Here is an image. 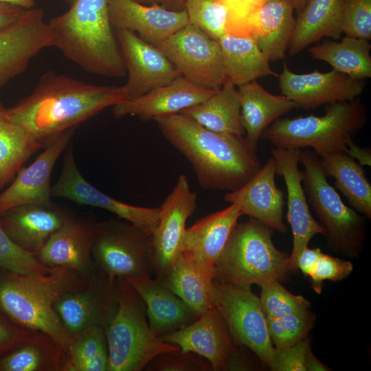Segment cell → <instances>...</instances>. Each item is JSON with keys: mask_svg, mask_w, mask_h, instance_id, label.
I'll use <instances>...</instances> for the list:
<instances>
[{"mask_svg": "<svg viewBox=\"0 0 371 371\" xmlns=\"http://www.w3.org/2000/svg\"><path fill=\"white\" fill-rule=\"evenodd\" d=\"M126 100L122 86L90 84L49 70L29 95L8 110L45 148L65 131Z\"/></svg>", "mask_w": 371, "mask_h": 371, "instance_id": "1", "label": "cell"}, {"mask_svg": "<svg viewBox=\"0 0 371 371\" xmlns=\"http://www.w3.org/2000/svg\"><path fill=\"white\" fill-rule=\"evenodd\" d=\"M153 120L167 142L189 161L205 189L235 191L262 166L256 150L243 135L212 131L181 113Z\"/></svg>", "mask_w": 371, "mask_h": 371, "instance_id": "2", "label": "cell"}, {"mask_svg": "<svg viewBox=\"0 0 371 371\" xmlns=\"http://www.w3.org/2000/svg\"><path fill=\"white\" fill-rule=\"evenodd\" d=\"M90 277L60 267L47 274H25L0 269V312L16 324L51 337L67 352L73 338L54 308L64 293L84 287Z\"/></svg>", "mask_w": 371, "mask_h": 371, "instance_id": "3", "label": "cell"}, {"mask_svg": "<svg viewBox=\"0 0 371 371\" xmlns=\"http://www.w3.org/2000/svg\"><path fill=\"white\" fill-rule=\"evenodd\" d=\"M48 25L53 46L84 70L106 77L126 74L107 0H73Z\"/></svg>", "mask_w": 371, "mask_h": 371, "instance_id": "4", "label": "cell"}, {"mask_svg": "<svg viewBox=\"0 0 371 371\" xmlns=\"http://www.w3.org/2000/svg\"><path fill=\"white\" fill-rule=\"evenodd\" d=\"M271 228L249 217L236 225L215 265L214 280L221 283L260 287L285 280L295 272L290 256L273 243Z\"/></svg>", "mask_w": 371, "mask_h": 371, "instance_id": "5", "label": "cell"}, {"mask_svg": "<svg viewBox=\"0 0 371 371\" xmlns=\"http://www.w3.org/2000/svg\"><path fill=\"white\" fill-rule=\"evenodd\" d=\"M367 114L357 100L330 104L322 116L278 119L262 133L276 147H311L320 157L346 151L347 144L363 127Z\"/></svg>", "mask_w": 371, "mask_h": 371, "instance_id": "6", "label": "cell"}, {"mask_svg": "<svg viewBox=\"0 0 371 371\" xmlns=\"http://www.w3.org/2000/svg\"><path fill=\"white\" fill-rule=\"evenodd\" d=\"M117 308L105 333L109 371H140L155 357L179 350L150 329L145 304L124 279L118 278Z\"/></svg>", "mask_w": 371, "mask_h": 371, "instance_id": "7", "label": "cell"}, {"mask_svg": "<svg viewBox=\"0 0 371 371\" xmlns=\"http://www.w3.org/2000/svg\"><path fill=\"white\" fill-rule=\"evenodd\" d=\"M300 162L308 201L326 231L328 247L350 257L360 254L364 240L365 218L346 206L328 181L315 151L301 150Z\"/></svg>", "mask_w": 371, "mask_h": 371, "instance_id": "8", "label": "cell"}, {"mask_svg": "<svg viewBox=\"0 0 371 371\" xmlns=\"http://www.w3.org/2000/svg\"><path fill=\"white\" fill-rule=\"evenodd\" d=\"M151 236L120 218L95 223L92 256L95 267L113 278L151 277Z\"/></svg>", "mask_w": 371, "mask_h": 371, "instance_id": "9", "label": "cell"}, {"mask_svg": "<svg viewBox=\"0 0 371 371\" xmlns=\"http://www.w3.org/2000/svg\"><path fill=\"white\" fill-rule=\"evenodd\" d=\"M214 305L236 345L251 350L268 366L274 348L260 298L249 286L213 282Z\"/></svg>", "mask_w": 371, "mask_h": 371, "instance_id": "10", "label": "cell"}, {"mask_svg": "<svg viewBox=\"0 0 371 371\" xmlns=\"http://www.w3.org/2000/svg\"><path fill=\"white\" fill-rule=\"evenodd\" d=\"M155 46L197 85L217 91L227 79L218 41L190 23Z\"/></svg>", "mask_w": 371, "mask_h": 371, "instance_id": "11", "label": "cell"}, {"mask_svg": "<svg viewBox=\"0 0 371 371\" xmlns=\"http://www.w3.org/2000/svg\"><path fill=\"white\" fill-rule=\"evenodd\" d=\"M163 341L207 359L216 371L247 370L251 365L236 349L220 313L214 306L189 325L159 337Z\"/></svg>", "mask_w": 371, "mask_h": 371, "instance_id": "12", "label": "cell"}, {"mask_svg": "<svg viewBox=\"0 0 371 371\" xmlns=\"http://www.w3.org/2000/svg\"><path fill=\"white\" fill-rule=\"evenodd\" d=\"M117 288L118 278L96 267L84 287L65 292L56 300L54 308L73 339L91 326L106 330L117 308Z\"/></svg>", "mask_w": 371, "mask_h": 371, "instance_id": "13", "label": "cell"}, {"mask_svg": "<svg viewBox=\"0 0 371 371\" xmlns=\"http://www.w3.org/2000/svg\"><path fill=\"white\" fill-rule=\"evenodd\" d=\"M196 207L197 194L181 174L159 207V221L151 236V263L157 279H163L181 254L186 222Z\"/></svg>", "mask_w": 371, "mask_h": 371, "instance_id": "14", "label": "cell"}, {"mask_svg": "<svg viewBox=\"0 0 371 371\" xmlns=\"http://www.w3.org/2000/svg\"><path fill=\"white\" fill-rule=\"evenodd\" d=\"M52 194L79 205L104 209L150 234L159 221V207L135 206L116 200L89 183L78 170L71 146L65 149L60 175L52 187Z\"/></svg>", "mask_w": 371, "mask_h": 371, "instance_id": "15", "label": "cell"}, {"mask_svg": "<svg viewBox=\"0 0 371 371\" xmlns=\"http://www.w3.org/2000/svg\"><path fill=\"white\" fill-rule=\"evenodd\" d=\"M53 46L44 11L26 10L11 25L0 29V89L24 72L43 49Z\"/></svg>", "mask_w": 371, "mask_h": 371, "instance_id": "16", "label": "cell"}, {"mask_svg": "<svg viewBox=\"0 0 371 371\" xmlns=\"http://www.w3.org/2000/svg\"><path fill=\"white\" fill-rule=\"evenodd\" d=\"M300 149L275 147L272 157L276 164V174L284 179L287 193V220L293 234V249L290 256L293 269L296 271L300 256L316 234L326 235L324 227L313 217L302 187L303 175L299 169Z\"/></svg>", "mask_w": 371, "mask_h": 371, "instance_id": "17", "label": "cell"}, {"mask_svg": "<svg viewBox=\"0 0 371 371\" xmlns=\"http://www.w3.org/2000/svg\"><path fill=\"white\" fill-rule=\"evenodd\" d=\"M278 77L282 95L305 110L326 104L352 101L363 92L366 86L364 80L353 78L334 70L296 74L286 63Z\"/></svg>", "mask_w": 371, "mask_h": 371, "instance_id": "18", "label": "cell"}, {"mask_svg": "<svg viewBox=\"0 0 371 371\" xmlns=\"http://www.w3.org/2000/svg\"><path fill=\"white\" fill-rule=\"evenodd\" d=\"M115 34L128 74L127 80L122 85L128 100L181 76L157 47L143 40L136 33L117 29Z\"/></svg>", "mask_w": 371, "mask_h": 371, "instance_id": "19", "label": "cell"}, {"mask_svg": "<svg viewBox=\"0 0 371 371\" xmlns=\"http://www.w3.org/2000/svg\"><path fill=\"white\" fill-rule=\"evenodd\" d=\"M74 129L63 133L32 164L19 170L10 186L0 193V215L21 205H53L51 176L56 161L69 146Z\"/></svg>", "mask_w": 371, "mask_h": 371, "instance_id": "20", "label": "cell"}, {"mask_svg": "<svg viewBox=\"0 0 371 371\" xmlns=\"http://www.w3.org/2000/svg\"><path fill=\"white\" fill-rule=\"evenodd\" d=\"M216 91L197 85L181 76L140 96L114 105L113 114L117 118L137 116L143 121L154 120L179 113L185 109L200 104Z\"/></svg>", "mask_w": 371, "mask_h": 371, "instance_id": "21", "label": "cell"}, {"mask_svg": "<svg viewBox=\"0 0 371 371\" xmlns=\"http://www.w3.org/2000/svg\"><path fill=\"white\" fill-rule=\"evenodd\" d=\"M107 3L113 27L132 31L153 45L189 23L186 10L172 11L134 0H107Z\"/></svg>", "mask_w": 371, "mask_h": 371, "instance_id": "22", "label": "cell"}, {"mask_svg": "<svg viewBox=\"0 0 371 371\" xmlns=\"http://www.w3.org/2000/svg\"><path fill=\"white\" fill-rule=\"evenodd\" d=\"M94 224L69 216L48 238L37 260L48 268L65 267L90 277L96 269L92 256Z\"/></svg>", "mask_w": 371, "mask_h": 371, "instance_id": "23", "label": "cell"}, {"mask_svg": "<svg viewBox=\"0 0 371 371\" xmlns=\"http://www.w3.org/2000/svg\"><path fill=\"white\" fill-rule=\"evenodd\" d=\"M276 164L273 157L241 188L228 192L224 200L238 203L242 215L254 218L272 229L286 232L283 221L284 193L276 183Z\"/></svg>", "mask_w": 371, "mask_h": 371, "instance_id": "24", "label": "cell"}, {"mask_svg": "<svg viewBox=\"0 0 371 371\" xmlns=\"http://www.w3.org/2000/svg\"><path fill=\"white\" fill-rule=\"evenodd\" d=\"M69 216L53 205H21L1 214L0 225L14 244L36 256L50 236L64 224Z\"/></svg>", "mask_w": 371, "mask_h": 371, "instance_id": "25", "label": "cell"}, {"mask_svg": "<svg viewBox=\"0 0 371 371\" xmlns=\"http://www.w3.org/2000/svg\"><path fill=\"white\" fill-rule=\"evenodd\" d=\"M291 0H274L251 12L243 25L269 61L284 58L295 27Z\"/></svg>", "mask_w": 371, "mask_h": 371, "instance_id": "26", "label": "cell"}, {"mask_svg": "<svg viewBox=\"0 0 371 371\" xmlns=\"http://www.w3.org/2000/svg\"><path fill=\"white\" fill-rule=\"evenodd\" d=\"M142 298L148 325L153 333L160 337L178 330L199 317L165 284L151 277L124 280Z\"/></svg>", "mask_w": 371, "mask_h": 371, "instance_id": "27", "label": "cell"}, {"mask_svg": "<svg viewBox=\"0 0 371 371\" xmlns=\"http://www.w3.org/2000/svg\"><path fill=\"white\" fill-rule=\"evenodd\" d=\"M215 267L182 251L161 280L198 316L214 306Z\"/></svg>", "mask_w": 371, "mask_h": 371, "instance_id": "28", "label": "cell"}, {"mask_svg": "<svg viewBox=\"0 0 371 371\" xmlns=\"http://www.w3.org/2000/svg\"><path fill=\"white\" fill-rule=\"evenodd\" d=\"M242 216L238 203L210 214L186 228L182 251H186L214 266Z\"/></svg>", "mask_w": 371, "mask_h": 371, "instance_id": "29", "label": "cell"}, {"mask_svg": "<svg viewBox=\"0 0 371 371\" xmlns=\"http://www.w3.org/2000/svg\"><path fill=\"white\" fill-rule=\"evenodd\" d=\"M238 87L241 123L246 139L256 150L258 140L267 127L298 106L284 95L270 93L256 80Z\"/></svg>", "mask_w": 371, "mask_h": 371, "instance_id": "30", "label": "cell"}, {"mask_svg": "<svg viewBox=\"0 0 371 371\" xmlns=\"http://www.w3.org/2000/svg\"><path fill=\"white\" fill-rule=\"evenodd\" d=\"M343 0H308L295 19L289 45V54L295 56L323 37L339 39L341 9Z\"/></svg>", "mask_w": 371, "mask_h": 371, "instance_id": "31", "label": "cell"}, {"mask_svg": "<svg viewBox=\"0 0 371 371\" xmlns=\"http://www.w3.org/2000/svg\"><path fill=\"white\" fill-rule=\"evenodd\" d=\"M218 41L227 78L236 87L260 77L278 76L252 37L226 33Z\"/></svg>", "mask_w": 371, "mask_h": 371, "instance_id": "32", "label": "cell"}, {"mask_svg": "<svg viewBox=\"0 0 371 371\" xmlns=\"http://www.w3.org/2000/svg\"><path fill=\"white\" fill-rule=\"evenodd\" d=\"M236 87L227 79L209 98L179 113L212 131L243 135L245 132L241 123L240 103Z\"/></svg>", "mask_w": 371, "mask_h": 371, "instance_id": "33", "label": "cell"}, {"mask_svg": "<svg viewBox=\"0 0 371 371\" xmlns=\"http://www.w3.org/2000/svg\"><path fill=\"white\" fill-rule=\"evenodd\" d=\"M321 157V165L326 176L333 177L335 187L350 205L370 219L371 185L362 166L344 151Z\"/></svg>", "mask_w": 371, "mask_h": 371, "instance_id": "34", "label": "cell"}, {"mask_svg": "<svg viewBox=\"0 0 371 371\" xmlns=\"http://www.w3.org/2000/svg\"><path fill=\"white\" fill-rule=\"evenodd\" d=\"M369 41L346 36L340 42L326 41L308 49L312 58L329 64L333 70L364 80L371 77Z\"/></svg>", "mask_w": 371, "mask_h": 371, "instance_id": "35", "label": "cell"}, {"mask_svg": "<svg viewBox=\"0 0 371 371\" xmlns=\"http://www.w3.org/2000/svg\"><path fill=\"white\" fill-rule=\"evenodd\" d=\"M66 352L51 337L36 332L0 358V371H63Z\"/></svg>", "mask_w": 371, "mask_h": 371, "instance_id": "36", "label": "cell"}, {"mask_svg": "<svg viewBox=\"0 0 371 371\" xmlns=\"http://www.w3.org/2000/svg\"><path fill=\"white\" fill-rule=\"evenodd\" d=\"M40 145L9 115L0 102V190L14 179Z\"/></svg>", "mask_w": 371, "mask_h": 371, "instance_id": "37", "label": "cell"}, {"mask_svg": "<svg viewBox=\"0 0 371 371\" xmlns=\"http://www.w3.org/2000/svg\"><path fill=\"white\" fill-rule=\"evenodd\" d=\"M109 365L105 330L91 326L74 338L66 352L63 371H109Z\"/></svg>", "mask_w": 371, "mask_h": 371, "instance_id": "38", "label": "cell"}, {"mask_svg": "<svg viewBox=\"0 0 371 371\" xmlns=\"http://www.w3.org/2000/svg\"><path fill=\"white\" fill-rule=\"evenodd\" d=\"M189 23L212 38L218 39L228 32L229 9L217 0H186Z\"/></svg>", "mask_w": 371, "mask_h": 371, "instance_id": "39", "label": "cell"}, {"mask_svg": "<svg viewBox=\"0 0 371 371\" xmlns=\"http://www.w3.org/2000/svg\"><path fill=\"white\" fill-rule=\"evenodd\" d=\"M315 319L309 309L277 318L266 317L268 333L276 348L291 346L307 337Z\"/></svg>", "mask_w": 371, "mask_h": 371, "instance_id": "40", "label": "cell"}, {"mask_svg": "<svg viewBox=\"0 0 371 371\" xmlns=\"http://www.w3.org/2000/svg\"><path fill=\"white\" fill-rule=\"evenodd\" d=\"M261 288L260 300L267 317L277 318L310 308L308 300L302 295L291 293L280 284V282H271Z\"/></svg>", "mask_w": 371, "mask_h": 371, "instance_id": "41", "label": "cell"}, {"mask_svg": "<svg viewBox=\"0 0 371 371\" xmlns=\"http://www.w3.org/2000/svg\"><path fill=\"white\" fill-rule=\"evenodd\" d=\"M340 28L346 36L370 41L371 0H343Z\"/></svg>", "mask_w": 371, "mask_h": 371, "instance_id": "42", "label": "cell"}, {"mask_svg": "<svg viewBox=\"0 0 371 371\" xmlns=\"http://www.w3.org/2000/svg\"><path fill=\"white\" fill-rule=\"evenodd\" d=\"M0 269L25 274H47L51 268L14 244L0 225Z\"/></svg>", "mask_w": 371, "mask_h": 371, "instance_id": "43", "label": "cell"}, {"mask_svg": "<svg viewBox=\"0 0 371 371\" xmlns=\"http://www.w3.org/2000/svg\"><path fill=\"white\" fill-rule=\"evenodd\" d=\"M145 368L157 371H206L212 367L206 363L203 357L179 350L159 355Z\"/></svg>", "mask_w": 371, "mask_h": 371, "instance_id": "44", "label": "cell"}, {"mask_svg": "<svg viewBox=\"0 0 371 371\" xmlns=\"http://www.w3.org/2000/svg\"><path fill=\"white\" fill-rule=\"evenodd\" d=\"M352 270L353 265L351 262L323 253L308 277L313 290L320 294L324 281H341L349 276Z\"/></svg>", "mask_w": 371, "mask_h": 371, "instance_id": "45", "label": "cell"}, {"mask_svg": "<svg viewBox=\"0 0 371 371\" xmlns=\"http://www.w3.org/2000/svg\"><path fill=\"white\" fill-rule=\"evenodd\" d=\"M311 347L308 337L285 348H274L268 368L273 371H306V354Z\"/></svg>", "mask_w": 371, "mask_h": 371, "instance_id": "46", "label": "cell"}, {"mask_svg": "<svg viewBox=\"0 0 371 371\" xmlns=\"http://www.w3.org/2000/svg\"><path fill=\"white\" fill-rule=\"evenodd\" d=\"M36 332L16 324L0 312V358L26 342Z\"/></svg>", "mask_w": 371, "mask_h": 371, "instance_id": "47", "label": "cell"}, {"mask_svg": "<svg viewBox=\"0 0 371 371\" xmlns=\"http://www.w3.org/2000/svg\"><path fill=\"white\" fill-rule=\"evenodd\" d=\"M322 254L323 252L320 248L309 249L307 247L300 256L297 268L301 270L305 276H309Z\"/></svg>", "mask_w": 371, "mask_h": 371, "instance_id": "48", "label": "cell"}, {"mask_svg": "<svg viewBox=\"0 0 371 371\" xmlns=\"http://www.w3.org/2000/svg\"><path fill=\"white\" fill-rule=\"evenodd\" d=\"M25 10L13 4L0 2V29L15 22Z\"/></svg>", "mask_w": 371, "mask_h": 371, "instance_id": "49", "label": "cell"}, {"mask_svg": "<svg viewBox=\"0 0 371 371\" xmlns=\"http://www.w3.org/2000/svg\"><path fill=\"white\" fill-rule=\"evenodd\" d=\"M346 153L355 160H357L361 166H371L370 149L360 147L352 139L348 142Z\"/></svg>", "mask_w": 371, "mask_h": 371, "instance_id": "50", "label": "cell"}, {"mask_svg": "<svg viewBox=\"0 0 371 371\" xmlns=\"http://www.w3.org/2000/svg\"><path fill=\"white\" fill-rule=\"evenodd\" d=\"M142 4L157 5L172 11L185 10L186 0H134Z\"/></svg>", "mask_w": 371, "mask_h": 371, "instance_id": "51", "label": "cell"}, {"mask_svg": "<svg viewBox=\"0 0 371 371\" xmlns=\"http://www.w3.org/2000/svg\"><path fill=\"white\" fill-rule=\"evenodd\" d=\"M305 366L306 371H327L330 370L315 357L311 352V347L306 354Z\"/></svg>", "mask_w": 371, "mask_h": 371, "instance_id": "52", "label": "cell"}, {"mask_svg": "<svg viewBox=\"0 0 371 371\" xmlns=\"http://www.w3.org/2000/svg\"><path fill=\"white\" fill-rule=\"evenodd\" d=\"M223 4L225 5L230 10L231 18L228 26V32L229 31L233 23L234 22L238 10L239 0H217Z\"/></svg>", "mask_w": 371, "mask_h": 371, "instance_id": "53", "label": "cell"}, {"mask_svg": "<svg viewBox=\"0 0 371 371\" xmlns=\"http://www.w3.org/2000/svg\"><path fill=\"white\" fill-rule=\"evenodd\" d=\"M0 2L13 4L25 10L32 9L36 5V0H0Z\"/></svg>", "mask_w": 371, "mask_h": 371, "instance_id": "54", "label": "cell"}, {"mask_svg": "<svg viewBox=\"0 0 371 371\" xmlns=\"http://www.w3.org/2000/svg\"><path fill=\"white\" fill-rule=\"evenodd\" d=\"M294 11L298 14L304 8L308 0H291Z\"/></svg>", "mask_w": 371, "mask_h": 371, "instance_id": "55", "label": "cell"}, {"mask_svg": "<svg viewBox=\"0 0 371 371\" xmlns=\"http://www.w3.org/2000/svg\"><path fill=\"white\" fill-rule=\"evenodd\" d=\"M274 1V0H256V8L260 7V5H263V4L266 3H268L269 1Z\"/></svg>", "mask_w": 371, "mask_h": 371, "instance_id": "56", "label": "cell"}, {"mask_svg": "<svg viewBox=\"0 0 371 371\" xmlns=\"http://www.w3.org/2000/svg\"><path fill=\"white\" fill-rule=\"evenodd\" d=\"M63 1L70 4L73 0H63Z\"/></svg>", "mask_w": 371, "mask_h": 371, "instance_id": "57", "label": "cell"}]
</instances>
